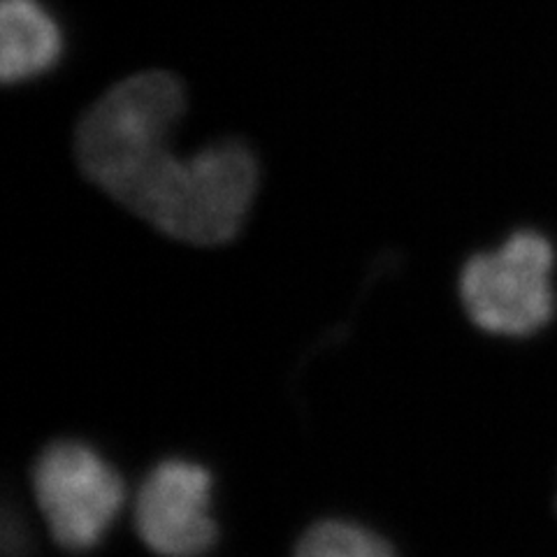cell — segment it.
<instances>
[{
    "label": "cell",
    "mask_w": 557,
    "mask_h": 557,
    "mask_svg": "<svg viewBox=\"0 0 557 557\" xmlns=\"http://www.w3.org/2000/svg\"><path fill=\"white\" fill-rule=\"evenodd\" d=\"M184 82L163 70L121 79L79 119L75 159L112 200L168 237L200 247L239 235L260 186L253 149L225 137L174 153L172 135L186 112Z\"/></svg>",
    "instance_id": "1"
},
{
    "label": "cell",
    "mask_w": 557,
    "mask_h": 557,
    "mask_svg": "<svg viewBox=\"0 0 557 557\" xmlns=\"http://www.w3.org/2000/svg\"><path fill=\"white\" fill-rule=\"evenodd\" d=\"M555 251L536 231H518L495 251L476 253L460 274L462 305L481 330L525 337L555 311Z\"/></svg>",
    "instance_id": "2"
},
{
    "label": "cell",
    "mask_w": 557,
    "mask_h": 557,
    "mask_svg": "<svg viewBox=\"0 0 557 557\" xmlns=\"http://www.w3.org/2000/svg\"><path fill=\"white\" fill-rule=\"evenodd\" d=\"M33 491L47 528L73 553L96 548L124 507V481L82 442L49 444L33 467Z\"/></svg>",
    "instance_id": "3"
},
{
    "label": "cell",
    "mask_w": 557,
    "mask_h": 557,
    "mask_svg": "<svg viewBox=\"0 0 557 557\" xmlns=\"http://www.w3.org/2000/svg\"><path fill=\"white\" fill-rule=\"evenodd\" d=\"M135 528L161 557H200L216 544L212 476L188 460L156 465L135 497Z\"/></svg>",
    "instance_id": "4"
},
{
    "label": "cell",
    "mask_w": 557,
    "mask_h": 557,
    "mask_svg": "<svg viewBox=\"0 0 557 557\" xmlns=\"http://www.w3.org/2000/svg\"><path fill=\"white\" fill-rule=\"evenodd\" d=\"M63 57V30L42 0L0 3V75L24 84L51 73Z\"/></svg>",
    "instance_id": "5"
},
{
    "label": "cell",
    "mask_w": 557,
    "mask_h": 557,
    "mask_svg": "<svg viewBox=\"0 0 557 557\" xmlns=\"http://www.w3.org/2000/svg\"><path fill=\"white\" fill-rule=\"evenodd\" d=\"M295 557H395V550L386 539L356 522L323 520L302 534Z\"/></svg>",
    "instance_id": "6"
}]
</instances>
